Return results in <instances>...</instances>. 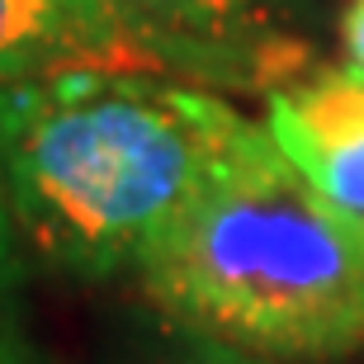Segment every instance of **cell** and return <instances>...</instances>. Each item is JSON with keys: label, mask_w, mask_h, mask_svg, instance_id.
I'll return each instance as SVG.
<instances>
[{"label": "cell", "mask_w": 364, "mask_h": 364, "mask_svg": "<svg viewBox=\"0 0 364 364\" xmlns=\"http://www.w3.org/2000/svg\"><path fill=\"white\" fill-rule=\"evenodd\" d=\"M133 38L166 76L232 90H270L312 67L289 33L284 0H114Z\"/></svg>", "instance_id": "3957f363"}, {"label": "cell", "mask_w": 364, "mask_h": 364, "mask_svg": "<svg viewBox=\"0 0 364 364\" xmlns=\"http://www.w3.org/2000/svg\"><path fill=\"white\" fill-rule=\"evenodd\" d=\"M265 137L223 90L147 67L0 85V180L28 260L81 284L133 274L232 161Z\"/></svg>", "instance_id": "6da1fadb"}, {"label": "cell", "mask_w": 364, "mask_h": 364, "mask_svg": "<svg viewBox=\"0 0 364 364\" xmlns=\"http://www.w3.org/2000/svg\"><path fill=\"white\" fill-rule=\"evenodd\" d=\"M128 364H274V360H260V355L218 346V341L194 336V331H185V326L156 317V326H147L142 341L133 346Z\"/></svg>", "instance_id": "8992f818"}, {"label": "cell", "mask_w": 364, "mask_h": 364, "mask_svg": "<svg viewBox=\"0 0 364 364\" xmlns=\"http://www.w3.org/2000/svg\"><path fill=\"white\" fill-rule=\"evenodd\" d=\"M265 133L322 199L364 218V71L317 62L265 90Z\"/></svg>", "instance_id": "277c9868"}, {"label": "cell", "mask_w": 364, "mask_h": 364, "mask_svg": "<svg viewBox=\"0 0 364 364\" xmlns=\"http://www.w3.org/2000/svg\"><path fill=\"white\" fill-rule=\"evenodd\" d=\"M0 364H53L10 312H0Z\"/></svg>", "instance_id": "ba28073f"}, {"label": "cell", "mask_w": 364, "mask_h": 364, "mask_svg": "<svg viewBox=\"0 0 364 364\" xmlns=\"http://www.w3.org/2000/svg\"><path fill=\"white\" fill-rule=\"evenodd\" d=\"M161 322L274 364H331L364 346V218L322 199L270 133L142 251Z\"/></svg>", "instance_id": "7a4b0ae2"}, {"label": "cell", "mask_w": 364, "mask_h": 364, "mask_svg": "<svg viewBox=\"0 0 364 364\" xmlns=\"http://www.w3.org/2000/svg\"><path fill=\"white\" fill-rule=\"evenodd\" d=\"M336 43H341V62H350L355 71H364V0H350L341 10Z\"/></svg>", "instance_id": "9c48e42d"}, {"label": "cell", "mask_w": 364, "mask_h": 364, "mask_svg": "<svg viewBox=\"0 0 364 364\" xmlns=\"http://www.w3.org/2000/svg\"><path fill=\"white\" fill-rule=\"evenodd\" d=\"M81 67H151L114 0H0V85Z\"/></svg>", "instance_id": "5b68a950"}, {"label": "cell", "mask_w": 364, "mask_h": 364, "mask_svg": "<svg viewBox=\"0 0 364 364\" xmlns=\"http://www.w3.org/2000/svg\"><path fill=\"white\" fill-rule=\"evenodd\" d=\"M24 242H19V228H14V208L10 194H5V180H0V312H10V298L19 294V279H24Z\"/></svg>", "instance_id": "52a82bcc"}]
</instances>
